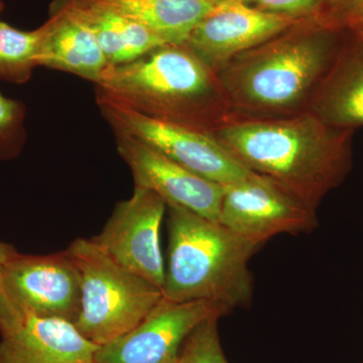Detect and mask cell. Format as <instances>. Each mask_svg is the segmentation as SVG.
<instances>
[{
    "label": "cell",
    "mask_w": 363,
    "mask_h": 363,
    "mask_svg": "<svg viewBox=\"0 0 363 363\" xmlns=\"http://www.w3.org/2000/svg\"><path fill=\"white\" fill-rule=\"evenodd\" d=\"M114 133L117 152L130 167L135 187L152 191L167 205H178L219 222L224 186L186 169L133 136Z\"/></svg>",
    "instance_id": "cell-12"
},
{
    "label": "cell",
    "mask_w": 363,
    "mask_h": 363,
    "mask_svg": "<svg viewBox=\"0 0 363 363\" xmlns=\"http://www.w3.org/2000/svg\"><path fill=\"white\" fill-rule=\"evenodd\" d=\"M341 48L325 26L301 21L231 59L216 72L240 118H279L309 111Z\"/></svg>",
    "instance_id": "cell-2"
},
{
    "label": "cell",
    "mask_w": 363,
    "mask_h": 363,
    "mask_svg": "<svg viewBox=\"0 0 363 363\" xmlns=\"http://www.w3.org/2000/svg\"><path fill=\"white\" fill-rule=\"evenodd\" d=\"M218 320H207L189 335L179 357L181 363H228L219 338Z\"/></svg>",
    "instance_id": "cell-19"
},
{
    "label": "cell",
    "mask_w": 363,
    "mask_h": 363,
    "mask_svg": "<svg viewBox=\"0 0 363 363\" xmlns=\"http://www.w3.org/2000/svg\"><path fill=\"white\" fill-rule=\"evenodd\" d=\"M212 2L216 6V4H223V2H229V1H241V2H248L250 0H211Z\"/></svg>",
    "instance_id": "cell-23"
},
{
    "label": "cell",
    "mask_w": 363,
    "mask_h": 363,
    "mask_svg": "<svg viewBox=\"0 0 363 363\" xmlns=\"http://www.w3.org/2000/svg\"><path fill=\"white\" fill-rule=\"evenodd\" d=\"M95 85L96 93L140 113L205 133L240 118L216 73L184 45L108 65Z\"/></svg>",
    "instance_id": "cell-3"
},
{
    "label": "cell",
    "mask_w": 363,
    "mask_h": 363,
    "mask_svg": "<svg viewBox=\"0 0 363 363\" xmlns=\"http://www.w3.org/2000/svg\"><path fill=\"white\" fill-rule=\"evenodd\" d=\"M96 101L113 131L133 136L203 178L227 186L255 175L213 133L152 118L99 93Z\"/></svg>",
    "instance_id": "cell-6"
},
{
    "label": "cell",
    "mask_w": 363,
    "mask_h": 363,
    "mask_svg": "<svg viewBox=\"0 0 363 363\" xmlns=\"http://www.w3.org/2000/svg\"><path fill=\"white\" fill-rule=\"evenodd\" d=\"M207 301L177 303L162 298L138 326L121 337L100 346L99 363H177L186 339L199 325L228 314Z\"/></svg>",
    "instance_id": "cell-8"
},
{
    "label": "cell",
    "mask_w": 363,
    "mask_h": 363,
    "mask_svg": "<svg viewBox=\"0 0 363 363\" xmlns=\"http://www.w3.org/2000/svg\"><path fill=\"white\" fill-rule=\"evenodd\" d=\"M99 347L71 322L0 304V363H84L94 360Z\"/></svg>",
    "instance_id": "cell-13"
},
{
    "label": "cell",
    "mask_w": 363,
    "mask_h": 363,
    "mask_svg": "<svg viewBox=\"0 0 363 363\" xmlns=\"http://www.w3.org/2000/svg\"><path fill=\"white\" fill-rule=\"evenodd\" d=\"M38 67L74 74L97 83L108 66L92 33L65 9L51 6L45 23Z\"/></svg>",
    "instance_id": "cell-15"
},
{
    "label": "cell",
    "mask_w": 363,
    "mask_h": 363,
    "mask_svg": "<svg viewBox=\"0 0 363 363\" xmlns=\"http://www.w3.org/2000/svg\"><path fill=\"white\" fill-rule=\"evenodd\" d=\"M308 111L335 128L363 125V40L341 48Z\"/></svg>",
    "instance_id": "cell-16"
},
{
    "label": "cell",
    "mask_w": 363,
    "mask_h": 363,
    "mask_svg": "<svg viewBox=\"0 0 363 363\" xmlns=\"http://www.w3.org/2000/svg\"><path fill=\"white\" fill-rule=\"evenodd\" d=\"M303 21L266 13L245 2H223L195 26L184 45L216 73L234 57Z\"/></svg>",
    "instance_id": "cell-11"
},
{
    "label": "cell",
    "mask_w": 363,
    "mask_h": 363,
    "mask_svg": "<svg viewBox=\"0 0 363 363\" xmlns=\"http://www.w3.org/2000/svg\"><path fill=\"white\" fill-rule=\"evenodd\" d=\"M2 9H4V6H2L1 2H0V11H2Z\"/></svg>",
    "instance_id": "cell-25"
},
{
    "label": "cell",
    "mask_w": 363,
    "mask_h": 363,
    "mask_svg": "<svg viewBox=\"0 0 363 363\" xmlns=\"http://www.w3.org/2000/svg\"><path fill=\"white\" fill-rule=\"evenodd\" d=\"M169 45H184L215 4L211 0H97Z\"/></svg>",
    "instance_id": "cell-17"
},
{
    "label": "cell",
    "mask_w": 363,
    "mask_h": 363,
    "mask_svg": "<svg viewBox=\"0 0 363 363\" xmlns=\"http://www.w3.org/2000/svg\"><path fill=\"white\" fill-rule=\"evenodd\" d=\"M169 207V257L162 296L172 302L207 301L229 312L252 300L248 262L259 245L220 222L178 205Z\"/></svg>",
    "instance_id": "cell-4"
},
{
    "label": "cell",
    "mask_w": 363,
    "mask_h": 363,
    "mask_svg": "<svg viewBox=\"0 0 363 363\" xmlns=\"http://www.w3.org/2000/svg\"><path fill=\"white\" fill-rule=\"evenodd\" d=\"M18 252L13 245L0 241V274H1L2 267L6 264L7 260L11 259L16 253Z\"/></svg>",
    "instance_id": "cell-22"
},
{
    "label": "cell",
    "mask_w": 363,
    "mask_h": 363,
    "mask_svg": "<svg viewBox=\"0 0 363 363\" xmlns=\"http://www.w3.org/2000/svg\"><path fill=\"white\" fill-rule=\"evenodd\" d=\"M84 363H99V362H95V360H92V362H84Z\"/></svg>",
    "instance_id": "cell-26"
},
{
    "label": "cell",
    "mask_w": 363,
    "mask_h": 363,
    "mask_svg": "<svg viewBox=\"0 0 363 363\" xmlns=\"http://www.w3.org/2000/svg\"><path fill=\"white\" fill-rule=\"evenodd\" d=\"M25 105L0 93V161L20 155L26 142Z\"/></svg>",
    "instance_id": "cell-20"
},
{
    "label": "cell",
    "mask_w": 363,
    "mask_h": 363,
    "mask_svg": "<svg viewBox=\"0 0 363 363\" xmlns=\"http://www.w3.org/2000/svg\"><path fill=\"white\" fill-rule=\"evenodd\" d=\"M212 133L245 168L313 211L350 169L353 130L329 125L311 111L238 118Z\"/></svg>",
    "instance_id": "cell-1"
},
{
    "label": "cell",
    "mask_w": 363,
    "mask_h": 363,
    "mask_svg": "<svg viewBox=\"0 0 363 363\" xmlns=\"http://www.w3.org/2000/svg\"><path fill=\"white\" fill-rule=\"evenodd\" d=\"M359 20L363 23V0H362V4H360L359 7Z\"/></svg>",
    "instance_id": "cell-24"
},
{
    "label": "cell",
    "mask_w": 363,
    "mask_h": 363,
    "mask_svg": "<svg viewBox=\"0 0 363 363\" xmlns=\"http://www.w3.org/2000/svg\"><path fill=\"white\" fill-rule=\"evenodd\" d=\"M81 274L78 331L105 345L133 330L164 298L161 288L119 266L93 238L67 248Z\"/></svg>",
    "instance_id": "cell-5"
},
{
    "label": "cell",
    "mask_w": 363,
    "mask_h": 363,
    "mask_svg": "<svg viewBox=\"0 0 363 363\" xmlns=\"http://www.w3.org/2000/svg\"><path fill=\"white\" fill-rule=\"evenodd\" d=\"M219 222L259 245L281 233H310L316 211L262 177L224 186Z\"/></svg>",
    "instance_id": "cell-9"
},
{
    "label": "cell",
    "mask_w": 363,
    "mask_h": 363,
    "mask_svg": "<svg viewBox=\"0 0 363 363\" xmlns=\"http://www.w3.org/2000/svg\"><path fill=\"white\" fill-rule=\"evenodd\" d=\"M326 0H250V4L266 13L306 20L316 13Z\"/></svg>",
    "instance_id": "cell-21"
},
{
    "label": "cell",
    "mask_w": 363,
    "mask_h": 363,
    "mask_svg": "<svg viewBox=\"0 0 363 363\" xmlns=\"http://www.w3.org/2000/svg\"><path fill=\"white\" fill-rule=\"evenodd\" d=\"M167 203L147 189L135 187L130 199L118 202L101 233L93 238L119 266L162 289L166 267L160 230Z\"/></svg>",
    "instance_id": "cell-10"
},
{
    "label": "cell",
    "mask_w": 363,
    "mask_h": 363,
    "mask_svg": "<svg viewBox=\"0 0 363 363\" xmlns=\"http://www.w3.org/2000/svg\"><path fill=\"white\" fill-rule=\"evenodd\" d=\"M177 363H181L180 359H179V360H178V362H177Z\"/></svg>",
    "instance_id": "cell-27"
},
{
    "label": "cell",
    "mask_w": 363,
    "mask_h": 363,
    "mask_svg": "<svg viewBox=\"0 0 363 363\" xmlns=\"http://www.w3.org/2000/svg\"><path fill=\"white\" fill-rule=\"evenodd\" d=\"M0 304L75 324L81 310V274L67 250L49 255L16 252L2 267Z\"/></svg>",
    "instance_id": "cell-7"
},
{
    "label": "cell",
    "mask_w": 363,
    "mask_h": 363,
    "mask_svg": "<svg viewBox=\"0 0 363 363\" xmlns=\"http://www.w3.org/2000/svg\"><path fill=\"white\" fill-rule=\"evenodd\" d=\"M44 26L35 30H21L0 21V79L23 84L38 67Z\"/></svg>",
    "instance_id": "cell-18"
},
{
    "label": "cell",
    "mask_w": 363,
    "mask_h": 363,
    "mask_svg": "<svg viewBox=\"0 0 363 363\" xmlns=\"http://www.w3.org/2000/svg\"><path fill=\"white\" fill-rule=\"evenodd\" d=\"M92 33L108 65H121L167 45L147 28L97 0H54Z\"/></svg>",
    "instance_id": "cell-14"
}]
</instances>
